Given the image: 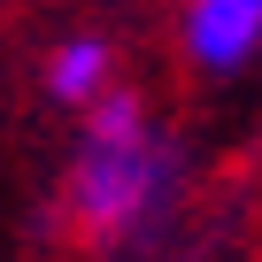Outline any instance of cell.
Masks as SVG:
<instances>
[{
  "label": "cell",
  "instance_id": "cell-1",
  "mask_svg": "<svg viewBox=\"0 0 262 262\" xmlns=\"http://www.w3.org/2000/svg\"><path fill=\"white\" fill-rule=\"evenodd\" d=\"M85 147H77V170H70V216L77 231L93 239H131V231H147L162 208H170V147L147 131L139 100L131 93H93L85 100Z\"/></svg>",
  "mask_w": 262,
  "mask_h": 262
},
{
  "label": "cell",
  "instance_id": "cell-2",
  "mask_svg": "<svg viewBox=\"0 0 262 262\" xmlns=\"http://www.w3.org/2000/svg\"><path fill=\"white\" fill-rule=\"evenodd\" d=\"M185 47H193L201 70H239L262 47V0H193Z\"/></svg>",
  "mask_w": 262,
  "mask_h": 262
},
{
  "label": "cell",
  "instance_id": "cell-3",
  "mask_svg": "<svg viewBox=\"0 0 262 262\" xmlns=\"http://www.w3.org/2000/svg\"><path fill=\"white\" fill-rule=\"evenodd\" d=\"M100 85H108V47H100V39H70V47L47 62V93H54V100H77V108H85Z\"/></svg>",
  "mask_w": 262,
  "mask_h": 262
}]
</instances>
